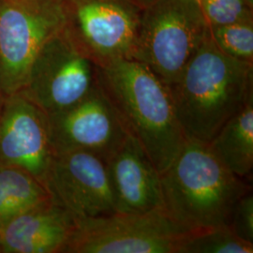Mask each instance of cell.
<instances>
[{"label": "cell", "instance_id": "obj_1", "mask_svg": "<svg viewBox=\"0 0 253 253\" xmlns=\"http://www.w3.org/2000/svg\"><path fill=\"white\" fill-rule=\"evenodd\" d=\"M169 88L185 137L210 143L227 121L253 99V63L223 54L209 30Z\"/></svg>", "mask_w": 253, "mask_h": 253}, {"label": "cell", "instance_id": "obj_2", "mask_svg": "<svg viewBox=\"0 0 253 253\" xmlns=\"http://www.w3.org/2000/svg\"><path fill=\"white\" fill-rule=\"evenodd\" d=\"M98 82L127 133L140 143L160 173L166 170L187 139L169 86L135 59L99 68Z\"/></svg>", "mask_w": 253, "mask_h": 253}, {"label": "cell", "instance_id": "obj_3", "mask_svg": "<svg viewBox=\"0 0 253 253\" xmlns=\"http://www.w3.org/2000/svg\"><path fill=\"white\" fill-rule=\"evenodd\" d=\"M161 185L163 211L191 232L229 225L236 202L252 190L218 161L208 143L191 139L161 172Z\"/></svg>", "mask_w": 253, "mask_h": 253}, {"label": "cell", "instance_id": "obj_4", "mask_svg": "<svg viewBox=\"0 0 253 253\" xmlns=\"http://www.w3.org/2000/svg\"><path fill=\"white\" fill-rule=\"evenodd\" d=\"M208 32L199 0H155L143 9L132 59L171 86Z\"/></svg>", "mask_w": 253, "mask_h": 253}, {"label": "cell", "instance_id": "obj_5", "mask_svg": "<svg viewBox=\"0 0 253 253\" xmlns=\"http://www.w3.org/2000/svg\"><path fill=\"white\" fill-rule=\"evenodd\" d=\"M190 232L174 223L163 208L145 214L75 217L63 253H176Z\"/></svg>", "mask_w": 253, "mask_h": 253}, {"label": "cell", "instance_id": "obj_6", "mask_svg": "<svg viewBox=\"0 0 253 253\" xmlns=\"http://www.w3.org/2000/svg\"><path fill=\"white\" fill-rule=\"evenodd\" d=\"M63 30L99 68L132 59L143 9L126 0H63Z\"/></svg>", "mask_w": 253, "mask_h": 253}, {"label": "cell", "instance_id": "obj_7", "mask_svg": "<svg viewBox=\"0 0 253 253\" xmlns=\"http://www.w3.org/2000/svg\"><path fill=\"white\" fill-rule=\"evenodd\" d=\"M63 0H0V87L22 89L42 46L63 29Z\"/></svg>", "mask_w": 253, "mask_h": 253}, {"label": "cell", "instance_id": "obj_8", "mask_svg": "<svg viewBox=\"0 0 253 253\" xmlns=\"http://www.w3.org/2000/svg\"><path fill=\"white\" fill-rule=\"evenodd\" d=\"M98 73L99 67L62 29L42 46L19 92L49 115L86 96L98 83Z\"/></svg>", "mask_w": 253, "mask_h": 253}, {"label": "cell", "instance_id": "obj_9", "mask_svg": "<svg viewBox=\"0 0 253 253\" xmlns=\"http://www.w3.org/2000/svg\"><path fill=\"white\" fill-rule=\"evenodd\" d=\"M47 119L54 154L83 150L107 162L128 134L99 82L82 100Z\"/></svg>", "mask_w": 253, "mask_h": 253}, {"label": "cell", "instance_id": "obj_10", "mask_svg": "<svg viewBox=\"0 0 253 253\" xmlns=\"http://www.w3.org/2000/svg\"><path fill=\"white\" fill-rule=\"evenodd\" d=\"M44 186L75 217L116 213L106 162L83 150L54 154Z\"/></svg>", "mask_w": 253, "mask_h": 253}, {"label": "cell", "instance_id": "obj_11", "mask_svg": "<svg viewBox=\"0 0 253 253\" xmlns=\"http://www.w3.org/2000/svg\"><path fill=\"white\" fill-rule=\"evenodd\" d=\"M53 157L47 115L21 92L8 96L0 111V166L22 168L44 185Z\"/></svg>", "mask_w": 253, "mask_h": 253}, {"label": "cell", "instance_id": "obj_12", "mask_svg": "<svg viewBox=\"0 0 253 253\" xmlns=\"http://www.w3.org/2000/svg\"><path fill=\"white\" fill-rule=\"evenodd\" d=\"M116 213L145 214L163 208L161 173L133 136L106 162Z\"/></svg>", "mask_w": 253, "mask_h": 253}, {"label": "cell", "instance_id": "obj_13", "mask_svg": "<svg viewBox=\"0 0 253 253\" xmlns=\"http://www.w3.org/2000/svg\"><path fill=\"white\" fill-rule=\"evenodd\" d=\"M75 217L54 200L0 225L1 253H63Z\"/></svg>", "mask_w": 253, "mask_h": 253}, {"label": "cell", "instance_id": "obj_14", "mask_svg": "<svg viewBox=\"0 0 253 253\" xmlns=\"http://www.w3.org/2000/svg\"><path fill=\"white\" fill-rule=\"evenodd\" d=\"M208 144L230 172L250 180L253 169V99L230 118Z\"/></svg>", "mask_w": 253, "mask_h": 253}, {"label": "cell", "instance_id": "obj_15", "mask_svg": "<svg viewBox=\"0 0 253 253\" xmlns=\"http://www.w3.org/2000/svg\"><path fill=\"white\" fill-rule=\"evenodd\" d=\"M52 199L45 186L26 170L0 166V225Z\"/></svg>", "mask_w": 253, "mask_h": 253}, {"label": "cell", "instance_id": "obj_16", "mask_svg": "<svg viewBox=\"0 0 253 253\" xmlns=\"http://www.w3.org/2000/svg\"><path fill=\"white\" fill-rule=\"evenodd\" d=\"M253 243L239 238L228 226L192 231L178 246L176 253H253Z\"/></svg>", "mask_w": 253, "mask_h": 253}, {"label": "cell", "instance_id": "obj_17", "mask_svg": "<svg viewBox=\"0 0 253 253\" xmlns=\"http://www.w3.org/2000/svg\"><path fill=\"white\" fill-rule=\"evenodd\" d=\"M209 30L213 42L223 54L253 63V20L210 27Z\"/></svg>", "mask_w": 253, "mask_h": 253}, {"label": "cell", "instance_id": "obj_18", "mask_svg": "<svg viewBox=\"0 0 253 253\" xmlns=\"http://www.w3.org/2000/svg\"><path fill=\"white\" fill-rule=\"evenodd\" d=\"M209 27L253 20V8L247 0H199Z\"/></svg>", "mask_w": 253, "mask_h": 253}, {"label": "cell", "instance_id": "obj_19", "mask_svg": "<svg viewBox=\"0 0 253 253\" xmlns=\"http://www.w3.org/2000/svg\"><path fill=\"white\" fill-rule=\"evenodd\" d=\"M235 235L253 243V196L252 190L245 193L235 204L229 225Z\"/></svg>", "mask_w": 253, "mask_h": 253}, {"label": "cell", "instance_id": "obj_20", "mask_svg": "<svg viewBox=\"0 0 253 253\" xmlns=\"http://www.w3.org/2000/svg\"><path fill=\"white\" fill-rule=\"evenodd\" d=\"M132 4H134L136 6H138L139 8L142 9H145L146 7H148L151 3H153L155 0H126Z\"/></svg>", "mask_w": 253, "mask_h": 253}, {"label": "cell", "instance_id": "obj_21", "mask_svg": "<svg viewBox=\"0 0 253 253\" xmlns=\"http://www.w3.org/2000/svg\"><path fill=\"white\" fill-rule=\"evenodd\" d=\"M6 98H7V96L3 93V91H2L1 87H0V111H1V109L3 107V104H4V102H5Z\"/></svg>", "mask_w": 253, "mask_h": 253}, {"label": "cell", "instance_id": "obj_22", "mask_svg": "<svg viewBox=\"0 0 253 253\" xmlns=\"http://www.w3.org/2000/svg\"><path fill=\"white\" fill-rule=\"evenodd\" d=\"M0 253H1V249H0Z\"/></svg>", "mask_w": 253, "mask_h": 253}]
</instances>
